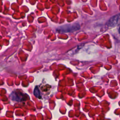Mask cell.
Returning <instances> with one entry per match:
<instances>
[{"label": "cell", "mask_w": 120, "mask_h": 120, "mask_svg": "<svg viewBox=\"0 0 120 120\" xmlns=\"http://www.w3.org/2000/svg\"><path fill=\"white\" fill-rule=\"evenodd\" d=\"M80 28L79 25L77 23H74L72 24H66L60 27L58 29V31L62 32H71L76 30Z\"/></svg>", "instance_id": "1"}, {"label": "cell", "mask_w": 120, "mask_h": 120, "mask_svg": "<svg viewBox=\"0 0 120 120\" xmlns=\"http://www.w3.org/2000/svg\"><path fill=\"white\" fill-rule=\"evenodd\" d=\"M107 24L110 27H114L120 24V13L112 16L107 22Z\"/></svg>", "instance_id": "2"}, {"label": "cell", "mask_w": 120, "mask_h": 120, "mask_svg": "<svg viewBox=\"0 0 120 120\" xmlns=\"http://www.w3.org/2000/svg\"><path fill=\"white\" fill-rule=\"evenodd\" d=\"M11 96L12 97L13 100L17 101H21L22 100H24V95L22 92L14 91L12 92Z\"/></svg>", "instance_id": "3"}, {"label": "cell", "mask_w": 120, "mask_h": 120, "mask_svg": "<svg viewBox=\"0 0 120 120\" xmlns=\"http://www.w3.org/2000/svg\"><path fill=\"white\" fill-rule=\"evenodd\" d=\"M34 94L38 98H39V96H40V93H39V91L38 90V88H35L34 91Z\"/></svg>", "instance_id": "4"}]
</instances>
